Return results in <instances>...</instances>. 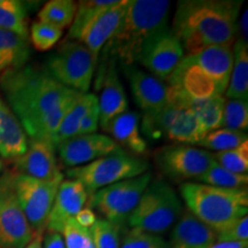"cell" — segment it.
<instances>
[{"label": "cell", "mask_w": 248, "mask_h": 248, "mask_svg": "<svg viewBox=\"0 0 248 248\" xmlns=\"http://www.w3.org/2000/svg\"><path fill=\"white\" fill-rule=\"evenodd\" d=\"M241 0L178 1L170 31L186 54L214 45H233Z\"/></svg>", "instance_id": "6da1fadb"}, {"label": "cell", "mask_w": 248, "mask_h": 248, "mask_svg": "<svg viewBox=\"0 0 248 248\" xmlns=\"http://www.w3.org/2000/svg\"><path fill=\"white\" fill-rule=\"evenodd\" d=\"M0 90L27 137L40 121L76 92L60 84L46 69L32 64L5 73L0 77Z\"/></svg>", "instance_id": "7a4b0ae2"}, {"label": "cell", "mask_w": 248, "mask_h": 248, "mask_svg": "<svg viewBox=\"0 0 248 248\" xmlns=\"http://www.w3.org/2000/svg\"><path fill=\"white\" fill-rule=\"evenodd\" d=\"M168 0H128L107 48L123 67L140 61L152 43L170 30Z\"/></svg>", "instance_id": "3957f363"}, {"label": "cell", "mask_w": 248, "mask_h": 248, "mask_svg": "<svg viewBox=\"0 0 248 248\" xmlns=\"http://www.w3.org/2000/svg\"><path fill=\"white\" fill-rule=\"evenodd\" d=\"M179 192L186 210L216 233L237 219L247 216V187L222 188L186 182L181 185Z\"/></svg>", "instance_id": "277c9868"}, {"label": "cell", "mask_w": 248, "mask_h": 248, "mask_svg": "<svg viewBox=\"0 0 248 248\" xmlns=\"http://www.w3.org/2000/svg\"><path fill=\"white\" fill-rule=\"evenodd\" d=\"M128 0H83L77 11L66 40L83 44L95 58L119 27Z\"/></svg>", "instance_id": "5b68a950"}, {"label": "cell", "mask_w": 248, "mask_h": 248, "mask_svg": "<svg viewBox=\"0 0 248 248\" xmlns=\"http://www.w3.org/2000/svg\"><path fill=\"white\" fill-rule=\"evenodd\" d=\"M183 210L181 199L168 183L151 181L128 223L130 228L160 235L175 225Z\"/></svg>", "instance_id": "8992f818"}, {"label": "cell", "mask_w": 248, "mask_h": 248, "mask_svg": "<svg viewBox=\"0 0 248 248\" xmlns=\"http://www.w3.org/2000/svg\"><path fill=\"white\" fill-rule=\"evenodd\" d=\"M148 168L147 160L121 150L85 166L68 169L66 176L68 179L78 181L90 197L106 186L144 175Z\"/></svg>", "instance_id": "52a82bcc"}, {"label": "cell", "mask_w": 248, "mask_h": 248, "mask_svg": "<svg viewBox=\"0 0 248 248\" xmlns=\"http://www.w3.org/2000/svg\"><path fill=\"white\" fill-rule=\"evenodd\" d=\"M141 131L152 140L164 138L186 145H197L206 136L190 105L171 95L161 109L142 115Z\"/></svg>", "instance_id": "ba28073f"}, {"label": "cell", "mask_w": 248, "mask_h": 248, "mask_svg": "<svg viewBox=\"0 0 248 248\" xmlns=\"http://www.w3.org/2000/svg\"><path fill=\"white\" fill-rule=\"evenodd\" d=\"M98 58L76 40L64 43L47 60L46 71L66 88L88 93L94 75Z\"/></svg>", "instance_id": "9c48e42d"}, {"label": "cell", "mask_w": 248, "mask_h": 248, "mask_svg": "<svg viewBox=\"0 0 248 248\" xmlns=\"http://www.w3.org/2000/svg\"><path fill=\"white\" fill-rule=\"evenodd\" d=\"M151 181L152 173L147 171L138 177L106 186L90 195L88 207L97 210L104 217L102 219L122 228Z\"/></svg>", "instance_id": "30bf717a"}, {"label": "cell", "mask_w": 248, "mask_h": 248, "mask_svg": "<svg viewBox=\"0 0 248 248\" xmlns=\"http://www.w3.org/2000/svg\"><path fill=\"white\" fill-rule=\"evenodd\" d=\"M14 172L13 182L18 203L33 233H44L46 223L63 176L53 181H40Z\"/></svg>", "instance_id": "8fae6325"}, {"label": "cell", "mask_w": 248, "mask_h": 248, "mask_svg": "<svg viewBox=\"0 0 248 248\" xmlns=\"http://www.w3.org/2000/svg\"><path fill=\"white\" fill-rule=\"evenodd\" d=\"M13 176L11 170L0 175V248H24L35 235L18 203Z\"/></svg>", "instance_id": "7c38bea8"}, {"label": "cell", "mask_w": 248, "mask_h": 248, "mask_svg": "<svg viewBox=\"0 0 248 248\" xmlns=\"http://www.w3.org/2000/svg\"><path fill=\"white\" fill-rule=\"evenodd\" d=\"M154 160L159 171L173 182L197 179L215 162L212 152L186 144L167 145L155 153Z\"/></svg>", "instance_id": "4fadbf2b"}, {"label": "cell", "mask_w": 248, "mask_h": 248, "mask_svg": "<svg viewBox=\"0 0 248 248\" xmlns=\"http://www.w3.org/2000/svg\"><path fill=\"white\" fill-rule=\"evenodd\" d=\"M12 162L13 171L40 181H53L63 176L58 164L57 147L49 139L28 138L26 152Z\"/></svg>", "instance_id": "5bb4252c"}, {"label": "cell", "mask_w": 248, "mask_h": 248, "mask_svg": "<svg viewBox=\"0 0 248 248\" xmlns=\"http://www.w3.org/2000/svg\"><path fill=\"white\" fill-rule=\"evenodd\" d=\"M123 150L113 138L101 133L76 136L61 142L57 152L62 163L69 168H76Z\"/></svg>", "instance_id": "9a60e30c"}, {"label": "cell", "mask_w": 248, "mask_h": 248, "mask_svg": "<svg viewBox=\"0 0 248 248\" xmlns=\"http://www.w3.org/2000/svg\"><path fill=\"white\" fill-rule=\"evenodd\" d=\"M89 201L85 187L78 181L66 179L61 183L49 212L45 232L62 233L64 225L74 219Z\"/></svg>", "instance_id": "2e32d148"}, {"label": "cell", "mask_w": 248, "mask_h": 248, "mask_svg": "<svg viewBox=\"0 0 248 248\" xmlns=\"http://www.w3.org/2000/svg\"><path fill=\"white\" fill-rule=\"evenodd\" d=\"M123 68L133 100L142 113L159 110L170 101V88L168 84L135 66Z\"/></svg>", "instance_id": "e0dca14e"}, {"label": "cell", "mask_w": 248, "mask_h": 248, "mask_svg": "<svg viewBox=\"0 0 248 248\" xmlns=\"http://www.w3.org/2000/svg\"><path fill=\"white\" fill-rule=\"evenodd\" d=\"M185 52L171 31L163 33L146 49L140 64L160 80H167L184 58Z\"/></svg>", "instance_id": "ac0fdd59"}, {"label": "cell", "mask_w": 248, "mask_h": 248, "mask_svg": "<svg viewBox=\"0 0 248 248\" xmlns=\"http://www.w3.org/2000/svg\"><path fill=\"white\" fill-rule=\"evenodd\" d=\"M183 60L202 71L225 93L233 67V45L208 46L195 53L185 54Z\"/></svg>", "instance_id": "d6986e66"}, {"label": "cell", "mask_w": 248, "mask_h": 248, "mask_svg": "<svg viewBox=\"0 0 248 248\" xmlns=\"http://www.w3.org/2000/svg\"><path fill=\"white\" fill-rule=\"evenodd\" d=\"M98 108L99 124L104 131H107L111 121L128 111V98L116 70L115 59L110 61L105 76L100 98L98 99Z\"/></svg>", "instance_id": "ffe728a7"}, {"label": "cell", "mask_w": 248, "mask_h": 248, "mask_svg": "<svg viewBox=\"0 0 248 248\" xmlns=\"http://www.w3.org/2000/svg\"><path fill=\"white\" fill-rule=\"evenodd\" d=\"M216 237L213 229L185 209L172 226L168 245L169 248H210Z\"/></svg>", "instance_id": "44dd1931"}, {"label": "cell", "mask_w": 248, "mask_h": 248, "mask_svg": "<svg viewBox=\"0 0 248 248\" xmlns=\"http://www.w3.org/2000/svg\"><path fill=\"white\" fill-rule=\"evenodd\" d=\"M28 137L11 108L0 94V157L14 161L27 150Z\"/></svg>", "instance_id": "7402d4cb"}, {"label": "cell", "mask_w": 248, "mask_h": 248, "mask_svg": "<svg viewBox=\"0 0 248 248\" xmlns=\"http://www.w3.org/2000/svg\"><path fill=\"white\" fill-rule=\"evenodd\" d=\"M139 120L137 113L128 110L111 121L106 131L121 147H126L138 156L147 152V142L141 136Z\"/></svg>", "instance_id": "603a6c76"}, {"label": "cell", "mask_w": 248, "mask_h": 248, "mask_svg": "<svg viewBox=\"0 0 248 248\" xmlns=\"http://www.w3.org/2000/svg\"><path fill=\"white\" fill-rule=\"evenodd\" d=\"M29 59V39L0 28V77L26 66Z\"/></svg>", "instance_id": "cb8c5ba5"}, {"label": "cell", "mask_w": 248, "mask_h": 248, "mask_svg": "<svg viewBox=\"0 0 248 248\" xmlns=\"http://www.w3.org/2000/svg\"><path fill=\"white\" fill-rule=\"evenodd\" d=\"M224 98L248 100V43L243 40H234L233 67Z\"/></svg>", "instance_id": "d4e9b609"}, {"label": "cell", "mask_w": 248, "mask_h": 248, "mask_svg": "<svg viewBox=\"0 0 248 248\" xmlns=\"http://www.w3.org/2000/svg\"><path fill=\"white\" fill-rule=\"evenodd\" d=\"M98 102V98L93 93H82L77 101L68 111V114L62 120V122L54 133L52 141L54 146L58 147L61 142L68 140V139L76 137L78 133L80 123L86 115L90 108Z\"/></svg>", "instance_id": "484cf974"}, {"label": "cell", "mask_w": 248, "mask_h": 248, "mask_svg": "<svg viewBox=\"0 0 248 248\" xmlns=\"http://www.w3.org/2000/svg\"><path fill=\"white\" fill-rule=\"evenodd\" d=\"M224 105V95H216V97L191 102L190 106L199 121L204 135L222 128Z\"/></svg>", "instance_id": "4316f807"}, {"label": "cell", "mask_w": 248, "mask_h": 248, "mask_svg": "<svg viewBox=\"0 0 248 248\" xmlns=\"http://www.w3.org/2000/svg\"><path fill=\"white\" fill-rule=\"evenodd\" d=\"M0 28L29 39L26 5L18 0H0Z\"/></svg>", "instance_id": "83f0119b"}, {"label": "cell", "mask_w": 248, "mask_h": 248, "mask_svg": "<svg viewBox=\"0 0 248 248\" xmlns=\"http://www.w3.org/2000/svg\"><path fill=\"white\" fill-rule=\"evenodd\" d=\"M77 11V2L73 0H51L38 12V21L51 24L63 31L70 28Z\"/></svg>", "instance_id": "f1b7e54d"}, {"label": "cell", "mask_w": 248, "mask_h": 248, "mask_svg": "<svg viewBox=\"0 0 248 248\" xmlns=\"http://www.w3.org/2000/svg\"><path fill=\"white\" fill-rule=\"evenodd\" d=\"M245 141H248L246 132L221 128L207 133L197 145L202 147V150L217 153V152L233 150Z\"/></svg>", "instance_id": "f546056e"}, {"label": "cell", "mask_w": 248, "mask_h": 248, "mask_svg": "<svg viewBox=\"0 0 248 248\" xmlns=\"http://www.w3.org/2000/svg\"><path fill=\"white\" fill-rule=\"evenodd\" d=\"M197 183L222 188H246L248 184V175L234 173L214 162L210 168L199 176Z\"/></svg>", "instance_id": "4dcf8cb0"}, {"label": "cell", "mask_w": 248, "mask_h": 248, "mask_svg": "<svg viewBox=\"0 0 248 248\" xmlns=\"http://www.w3.org/2000/svg\"><path fill=\"white\" fill-rule=\"evenodd\" d=\"M222 128L246 132L248 128V102L247 100L225 99L223 110Z\"/></svg>", "instance_id": "1f68e13d"}, {"label": "cell", "mask_w": 248, "mask_h": 248, "mask_svg": "<svg viewBox=\"0 0 248 248\" xmlns=\"http://www.w3.org/2000/svg\"><path fill=\"white\" fill-rule=\"evenodd\" d=\"M94 248H120L121 228L106 219L98 218L89 229Z\"/></svg>", "instance_id": "d6a6232c"}, {"label": "cell", "mask_w": 248, "mask_h": 248, "mask_svg": "<svg viewBox=\"0 0 248 248\" xmlns=\"http://www.w3.org/2000/svg\"><path fill=\"white\" fill-rule=\"evenodd\" d=\"M63 31L45 22H33L29 30L31 44L37 51L46 52L53 48L60 42Z\"/></svg>", "instance_id": "836d02e7"}, {"label": "cell", "mask_w": 248, "mask_h": 248, "mask_svg": "<svg viewBox=\"0 0 248 248\" xmlns=\"http://www.w3.org/2000/svg\"><path fill=\"white\" fill-rule=\"evenodd\" d=\"M213 154L216 163L229 171L241 175L248 172V141L243 142L233 150Z\"/></svg>", "instance_id": "e575fe53"}, {"label": "cell", "mask_w": 248, "mask_h": 248, "mask_svg": "<svg viewBox=\"0 0 248 248\" xmlns=\"http://www.w3.org/2000/svg\"><path fill=\"white\" fill-rule=\"evenodd\" d=\"M120 248H169V245L161 235L131 228L123 237Z\"/></svg>", "instance_id": "d590c367"}, {"label": "cell", "mask_w": 248, "mask_h": 248, "mask_svg": "<svg viewBox=\"0 0 248 248\" xmlns=\"http://www.w3.org/2000/svg\"><path fill=\"white\" fill-rule=\"evenodd\" d=\"M66 248H91L92 240L88 229L82 228L75 219H70L62 231Z\"/></svg>", "instance_id": "8d00e7d4"}, {"label": "cell", "mask_w": 248, "mask_h": 248, "mask_svg": "<svg viewBox=\"0 0 248 248\" xmlns=\"http://www.w3.org/2000/svg\"><path fill=\"white\" fill-rule=\"evenodd\" d=\"M216 235V241H248V217L237 219Z\"/></svg>", "instance_id": "74e56055"}, {"label": "cell", "mask_w": 248, "mask_h": 248, "mask_svg": "<svg viewBox=\"0 0 248 248\" xmlns=\"http://www.w3.org/2000/svg\"><path fill=\"white\" fill-rule=\"evenodd\" d=\"M99 126V108L98 102H95L93 106L90 108L86 115L83 119L82 123H80L78 133L77 136L83 135H91V133H95Z\"/></svg>", "instance_id": "f35d334b"}, {"label": "cell", "mask_w": 248, "mask_h": 248, "mask_svg": "<svg viewBox=\"0 0 248 248\" xmlns=\"http://www.w3.org/2000/svg\"><path fill=\"white\" fill-rule=\"evenodd\" d=\"M74 219H75L77 224L82 226V228L88 229L89 230V229H91L93 224L97 222L98 217L91 208H89V207H84V208H83L78 214H77L76 217Z\"/></svg>", "instance_id": "ab89813d"}, {"label": "cell", "mask_w": 248, "mask_h": 248, "mask_svg": "<svg viewBox=\"0 0 248 248\" xmlns=\"http://www.w3.org/2000/svg\"><path fill=\"white\" fill-rule=\"evenodd\" d=\"M43 248H66L62 234L55 232H45L43 234Z\"/></svg>", "instance_id": "60d3db41"}, {"label": "cell", "mask_w": 248, "mask_h": 248, "mask_svg": "<svg viewBox=\"0 0 248 248\" xmlns=\"http://www.w3.org/2000/svg\"><path fill=\"white\" fill-rule=\"evenodd\" d=\"M248 12L247 9H245L244 13H241L240 15V18L238 20V23H237V36L239 35L238 37V39L239 40H243L244 43H248L247 42V36H248V30H247V16H248Z\"/></svg>", "instance_id": "b9f144b4"}, {"label": "cell", "mask_w": 248, "mask_h": 248, "mask_svg": "<svg viewBox=\"0 0 248 248\" xmlns=\"http://www.w3.org/2000/svg\"><path fill=\"white\" fill-rule=\"evenodd\" d=\"M210 248H248V241H215Z\"/></svg>", "instance_id": "7bdbcfd3"}, {"label": "cell", "mask_w": 248, "mask_h": 248, "mask_svg": "<svg viewBox=\"0 0 248 248\" xmlns=\"http://www.w3.org/2000/svg\"><path fill=\"white\" fill-rule=\"evenodd\" d=\"M43 234L44 233H38L33 235V238L30 240V243L24 248H43Z\"/></svg>", "instance_id": "ee69618b"}, {"label": "cell", "mask_w": 248, "mask_h": 248, "mask_svg": "<svg viewBox=\"0 0 248 248\" xmlns=\"http://www.w3.org/2000/svg\"><path fill=\"white\" fill-rule=\"evenodd\" d=\"M2 169H4V162H2V159L0 157V175H1Z\"/></svg>", "instance_id": "f6af8a7d"}, {"label": "cell", "mask_w": 248, "mask_h": 248, "mask_svg": "<svg viewBox=\"0 0 248 248\" xmlns=\"http://www.w3.org/2000/svg\"><path fill=\"white\" fill-rule=\"evenodd\" d=\"M91 248H94V246H93V244H92V246H91Z\"/></svg>", "instance_id": "bcb514c9"}]
</instances>
